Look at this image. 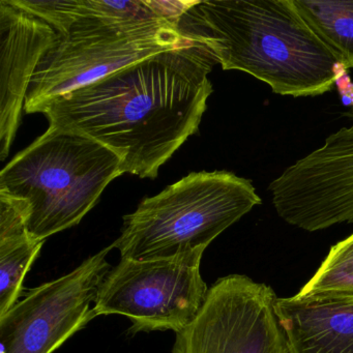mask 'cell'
Listing matches in <instances>:
<instances>
[{
	"instance_id": "cell-12",
	"label": "cell",
	"mask_w": 353,
	"mask_h": 353,
	"mask_svg": "<svg viewBox=\"0 0 353 353\" xmlns=\"http://www.w3.org/2000/svg\"><path fill=\"white\" fill-rule=\"evenodd\" d=\"M299 15L345 70L353 69V1L292 0Z\"/></svg>"
},
{
	"instance_id": "cell-3",
	"label": "cell",
	"mask_w": 353,
	"mask_h": 353,
	"mask_svg": "<svg viewBox=\"0 0 353 353\" xmlns=\"http://www.w3.org/2000/svg\"><path fill=\"white\" fill-rule=\"evenodd\" d=\"M192 36L224 71L245 72L281 96L330 92L342 65L292 0H206L187 14Z\"/></svg>"
},
{
	"instance_id": "cell-4",
	"label": "cell",
	"mask_w": 353,
	"mask_h": 353,
	"mask_svg": "<svg viewBox=\"0 0 353 353\" xmlns=\"http://www.w3.org/2000/svg\"><path fill=\"white\" fill-rule=\"evenodd\" d=\"M123 175L119 154L85 134L49 123L48 130L0 172V191L26 201L34 239L76 226Z\"/></svg>"
},
{
	"instance_id": "cell-6",
	"label": "cell",
	"mask_w": 353,
	"mask_h": 353,
	"mask_svg": "<svg viewBox=\"0 0 353 353\" xmlns=\"http://www.w3.org/2000/svg\"><path fill=\"white\" fill-rule=\"evenodd\" d=\"M203 253L197 250L160 259L121 258L100 285L97 315L125 316L133 334L181 332L197 316L210 289L200 272Z\"/></svg>"
},
{
	"instance_id": "cell-13",
	"label": "cell",
	"mask_w": 353,
	"mask_h": 353,
	"mask_svg": "<svg viewBox=\"0 0 353 353\" xmlns=\"http://www.w3.org/2000/svg\"><path fill=\"white\" fill-rule=\"evenodd\" d=\"M296 295L353 299V233L330 248L317 272Z\"/></svg>"
},
{
	"instance_id": "cell-11",
	"label": "cell",
	"mask_w": 353,
	"mask_h": 353,
	"mask_svg": "<svg viewBox=\"0 0 353 353\" xmlns=\"http://www.w3.org/2000/svg\"><path fill=\"white\" fill-rule=\"evenodd\" d=\"M28 218L24 200L0 191V316L17 303L24 278L45 243L30 234Z\"/></svg>"
},
{
	"instance_id": "cell-8",
	"label": "cell",
	"mask_w": 353,
	"mask_h": 353,
	"mask_svg": "<svg viewBox=\"0 0 353 353\" xmlns=\"http://www.w3.org/2000/svg\"><path fill=\"white\" fill-rule=\"evenodd\" d=\"M112 249L105 248L65 276L32 289L0 316L1 353H52L96 318Z\"/></svg>"
},
{
	"instance_id": "cell-14",
	"label": "cell",
	"mask_w": 353,
	"mask_h": 353,
	"mask_svg": "<svg viewBox=\"0 0 353 353\" xmlns=\"http://www.w3.org/2000/svg\"><path fill=\"white\" fill-rule=\"evenodd\" d=\"M347 115H348L349 117H351V119H353V108L351 109L350 112L347 113Z\"/></svg>"
},
{
	"instance_id": "cell-10",
	"label": "cell",
	"mask_w": 353,
	"mask_h": 353,
	"mask_svg": "<svg viewBox=\"0 0 353 353\" xmlns=\"http://www.w3.org/2000/svg\"><path fill=\"white\" fill-rule=\"evenodd\" d=\"M289 353H353V299L278 297Z\"/></svg>"
},
{
	"instance_id": "cell-2",
	"label": "cell",
	"mask_w": 353,
	"mask_h": 353,
	"mask_svg": "<svg viewBox=\"0 0 353 353\" xmlns=\"http://www.w3.org/2000/svg\"><path fill=\"white\" fill-rule=\"evenodd\" d=\"M26 8L59 34L30 82L24 104L28 114L43 103L193 39L181 22L159 17L148 0L28 1Z\"/></svg>"
},
{
	"instance_id": "cell-5",
	"label": "cell",
	"mask_w": 353,
	"mask_h": 353,
	"mask_svg": "<svg viewBox=\"0 0 353 353\" xmlns=\"http://www.w3.org/2000/svg\"><path fill=\"white\" fill-rule=\"evenodd\" d=\"M262 203L250 179L228 171L192 172L123 216L112 243L121 258L174 257L203 250Z\"/></svg>"
},
{
	"instance_id": "cell-1",
	"label": "cell",
	"mask_w": 353,
	"mask_h": 353,
	"mask_svg": "<svg viewBox=\"0 0 353 353\" xmlns=\"http://www.w3.org/2000/svg\"><path fill=\"white\" fill-rule=\"evenodd\" d=\"M193 37V36H192ZM219 63L195 38L39 105L49 123L77 130L119 154L123 174L156 179L197 133Z\"/></svg>"
},
{
	"instance_id": "cell-9",
	"label": "cell",
	"mask_w": 353,
	"mask_h": 353,
	"mask_svg": "<svg viewBox=\"0 0 353 353\" xmlns=\"http://www.w3.org/2000/svg\"><path fill=\"white\" fill-rule=\"evenodd\" d=\"M59 34L15 0L0 1V160L5 161L21 121L26 94L42 57Z\"/></svg>"
},
{
	"instance_id": "cell-7",
	"label": "cell",
	"mask_w": 353,
	"mask_h": 353,
	"mask_svg": "<svg viewBox=\"0 0 353 353\" xmlns=\"http://www.w3.org/2000/svg\"><path fill=\"white\" fill-rule=\"evenodd\" d=\"M272 287L245 274L219 279L172 353H289Z\"/></svg>"
}]
</instances>
